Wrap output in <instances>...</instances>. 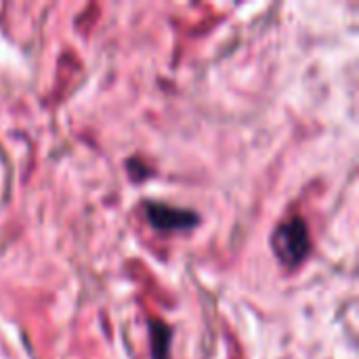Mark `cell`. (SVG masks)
<instances>
[{
  "mask_svg": "<svg viewBox=\"0 0 359 359\" xmlns=\"http://www.w3.org/2000/svg\"><path fill=\"white\" fill-rule=\"evenodd\" d=\"M151 343H154L156 359L166 358L168 343H170V330L162 322H151Z\"/></svg>",
  "mask_w": 359,
  "mask_h": 359,
  "instance_id": "obj_3",
  "label": "cell"
},
{
  "mask_svg": "<svg viewBox=\"0 0 359 359\" xmlns=\"http://www.w3.org/2000/svg\"><path fill=\"white\" fill-rule=\"evenodd\" d=\"M145 217L151 227L160 231H179L189 229L198 223V215L179 206H170L164 202H145Z\"/></svg>",
  "mask_w": 359,
  "mask_h": 359,
  "instance_id": "obj_2",
  "label": "cell"
},
{
  "mask_svg": "<svg viewBox=\"0 0 359 359\" xmlns=\"http://www.w3.org/2000/svg\"><path fill=\"white\" fill-rule=\"evenodd\" d=\"M271 246H273V252L280 259V263H284L286 267H297L299 263H303L311 248V240H309L305 221L288 219V221L280 223L271 236Z\"/></svg>",
  "mask_w": 359,
  "mask_h": 359,
  "instance_id": "obj_1",
  "label": "cell"
}]
</instances>
